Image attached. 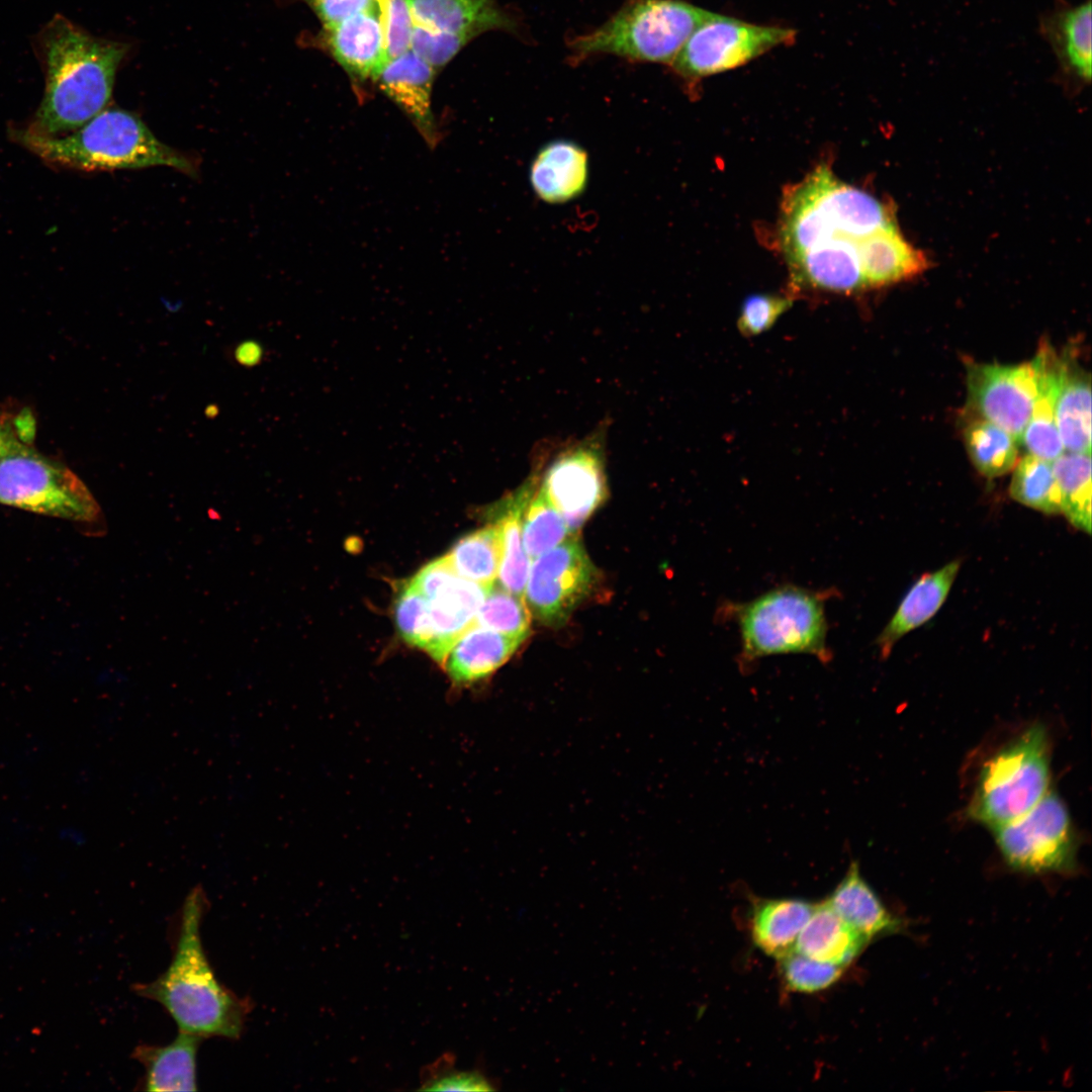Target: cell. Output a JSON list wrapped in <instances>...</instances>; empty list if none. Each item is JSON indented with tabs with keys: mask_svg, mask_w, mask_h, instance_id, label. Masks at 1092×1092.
Returning <instances> with one entry per match:
<instances>
[{
	"mask_svg": "<svg viewBox=\"0 0 1092 1092\" xmlns=\"http://www.w3.org/2000/svg\"><path fill=\"white\" fill-rule=\"evenodd\" d=\"M753 906L752 940L764 953L778 960L794 950L815 907L799 899L758 900Z\"/></svg>",
	"mask_w": 1092,
	"mask_h": 1092,
	"instance_id": "cell-27",
	"label": "cell"
},
{
	"mask_svg": "<svg viewBox=\"0 0 1092 1092\" xmlns=\"http://www.w3.org/2000/svg\"><path fill=\"white\" fill-rule=\"evenodd\" d=\"M794 35L789 28L751 24L714 13L690 35L670 65L684 78L706 77L742 66L792 41Z\"/></svg>",
	"mask_w": 1092,
	"mask_h": 1092,
	"instance_id": "cell-10",
	"label": "cell"
},
{
	"mask_svg": "<svg viewBox=\"0 0 1092 1092\" xmlns=\"http://www.w3.org/2000/svg\"><path fill=\"white\" fill-rule=\"evenodd\" d=\"M446 555L460 576L492 585L497 580L502 557L498 525L494 523L462 537Z\"/></svg>",
	"mask_w": 1092,
	"mask_h": 1092,
	"instance_id": "cell-30",
	"label": "cell"
},
{
	"mask_svg": "<svg viewBox=\"0 0 1092 1092\" xmlns=\"http://www.w3.org/2000/svg\"><path fill=\"white\" fill-rule=\"evenodd\" d=\"M792 305L786 296L757 293L746 297L741 305L737 327L744 336H756L770 329Z\"/></svg>",
	"mask_w": 1092,
	"mask_h": 1092,
	"instance_id": "cell-40",
	"label": "cell"
},
{
	"mask_svg": "<svg viewBox=\"0 0 1092 1092\" xmlns=\"http://www.w3.org/2000/svg\"><path fill=\"white\" fill-rule=\"evenodd\" d=\"M605 440L606 428L597 429L565 447L539 480V488L571 533H577L607 498Z\"/></svg>",
	"mask_w": 1092,
	"mask_h": 1092,
	"instance_id": "cell-11",
	"label": "cell"
},
{
	"mask_svg": "<svg viewBox=\"0 0 1092 1092\" xmlns=\"http://www.w3.org/2000/svg\"><path fill=\"white\" fill-rule=\"evenodd\" d=\"M13 419L7 413L0 412V459L21 443L29 441L31 435L23 430H32L20 427L21 422Z\"/></svg>",
	"mask_w": 1092,
	"mask_h": 1092,
	"instance_id": "cell-43",
	"label": "cell"
},
{
	"mask_svg": "<svg viewBox=\"0 0 1092 1092\" xmlns=\"http://www.w3.org/2000/svg\"><path fill=\"white\" fill-rule=\"evenodd\" d=\"M474 624L508 636L526 639L530 632L531 613L523 597L495 582L489 586Z\"/></svg>",
	"mask_w": 1092,
	"mask_h": 1092,
	"instance_id": "cell-34",
	"label": "cell"
},
{
	"mask_svg": "<svg viewBox=\"0 0 1092 1092\" xmlns=\"http://www.w3.org/2000/svg\"><path fill=\"white\" fill-rule=\"evenodd\" d=\"M1061 494V513L1077 529L1091 533V453H1063L1052 462Z\"/></svg>",
	"mask_w": 1092,
	"mask_h": 1092,
	"instance_id": "cell-29",
	"label": "cell"
},
{
	"mask_svg": "<svg viewBox=\"0 0 1092 1092\" xmlns=\"http://www.w3.org/2000/svg\"><path fill=\"white\" fill-rule=\"evenodd\" d=\"M1009 493L1044 514L1061 513V494L1052 462L1027 454L1014 466Z\"/></svg>",
	"mask_w": 1092,
	"mask_h": 1092,
	"instance_id": "cell-32",
	"label": "cell"
},
{
	"mask_svg": "<svg viewBox=\"0 0 1092 1092\" xmlns=\"http://www.w3.org/2000/svg\"><path fill=\"white\" fill-rule=\"evenodd\" d=\"M472 39L415 23L410 50L436 70L447 65Z\"/></svg>",
	"mask_w": 1092,
	"mask_h": 1092,
	"instance_id": "cell-38",
	"label": "cell"
},
{
	"mask_svg": "<svg viewBox=\"0 0 1092 1092\" xmlns=\"http://www.w3.org/2000/svg\"><path fill=\"white\" fill-rule=\"evenodd\" d=\"M265 350L263 345L253 339H248L240 342L234 350V358L239 365L252 368L259 365L264 358Z\"/></svg>",
	"mask_w": 1092,
	"mask_h": 1092,
	"instance_id": "cell-44",
	"label": "cell"
},
{
	"mask_svg": "<svg viewBox=\"0 0 1092 1092\" xmlns=\"http://www.w3.org/2000/svg\"><path fill=\"white\" fill-rule=\"evenodd\" d=\"M32 46L46 88L27 129L48 136L73 131L104 109L129 50L125 42L92 35L61 14L40 28Z\"/></svg>",
	"mask_w": 1092,
	"mask_h": 1092,
	"instance_id": "cell-2",
	"label": "cell"
},
{
	"mask_svg": "<svg viewBox=\"0 0 1092 1092\" xmlns=\"http://www.w3.org/2000/svg\"><path fill=\"white\" fill-rule=\"evenodd\" d=\"M197 1035L179 1031L166 1045L138 1044L132 1058L145 1068L147 1091H195L196 1055L200 1041Z\"/></svg>",
	"mask_w": 1092,
	"mask_h": 1092,
	"instance_id": "cell-22",
	"label": "cell"
},
{
	"mask_svg": "<svg viewBox=\"0 0 1092 1092\" xmlns=\"http://www.w3.org/2000/svg\"><path fill=\"white\" fill-rule=\"evenodd\" d=\"M1039 353L1042 359L1040 390L1019 443L1028 454L1053 462L1066 451L1055 418L1061 358L1046 345L1040 348Z\"/></svg>",
	"mask_w": 1092,
	"mask_h": 1092,
	"instance_id": "cell-28",
	"label": "cell"
},
{
	"mask_svg": "<svg viewBox=\"0 0 1092 1092\" xmlns=\"http://www.w3.org/2000/svg\"><path fill=\"white\" fill-rule=\"evenodd\" d=\"M832 909L869 941L899 932L903 922L883 904L866 882L858 864L852 862L841 882L826 900Z\"/></svg>",
	"mask_w": 1092,
	"mask_h": 1092,
	"instance_id": "cell-23",
	"label": "cell"
},
{
	"mask_svg": "<svg viewBox=\"0 0 1092 1092\" xmlns=\"http://www.w3.org/2000/svg\"><path fill=\"white\" fill-rule=\"evenodd\" d=\"M317 41L357 82L375 81L388 62L378 9L323 28Z\"/></svg>",
	"mask_w": 1092,
	"mask_h": 1092,
	"instance_id": "cell-15",
	"label": "cell"
},
{
	"mask_svg": "<svg viewBox=\"0 0 1092 1092\" xmlns=\"http://www.w3.org/2000/svg\"><path fill=\"white\" fill-rule=\"evenodd\" d=\"M1055 418L1065 450L1091 453V382L1075 363L1060 361Z\"/></svg>",
	"mask_w": 1092,
	"mask_h": 1092,
	"instance_id": "cell-24",
	"label": "cell"
},
{
	"mask_svg": "<svg viewBox=\"0 0 1092 1092\" xmlns=\"http://www.w3.org/2000/svg\"><path fill=\"white\" fill-rule=\"evenodd\" d=\"M394 618L401 638L426 651L432 640L429 604L411 580L404 582L396 595Z\"/></svg>",
	"mask_w": 1092,
	"mask_h": 1092,
	"instance_id": "cell-36",
	"label": "cell"
},
{
	"mask_svg": "<svg viewBox=\"0 0 1092 1092\" xmlns=\"http://www.w3.org/2000/svg\"><path fill=\"white\" fill-rule=\"evenodd\" d=\"M961 561L951 560L941 568L924 573L908 589L896 612L877 637L882 655L910 631L922 626L940 610L959 573Z\"/></svg>",
	"mask_w": 1092,
	"mask_h": 1092,
	"instance_id": "cell-20",
	"label": "cell"
},
{
	"mask_svg": "<svg viewBox=\"0 0 1092 1092\" xmlns=\"http://www.w3.org/2000/svg\"><path fill=\"white\" fill-rule=\"evenodd\" d=\"M524 640L473 624L449 650L445 671L455 686H472L502 667Z\"/></svg>",
	"mask_w": 1092,
	"mask_h": 1092,
	"instance_id": "cell-18",
	"label": "cell"
},
{
	"mask_svg": "<svg viewBox=\"0 0 1092 1092\" xmlns=\"http://www.w3.org/2000/svg\"><path fill=\"white\" fill-rule=\"evenodd\" d=\"M539 468L533 471L532 475L498 503L496 508L495 523L499 527L502 538V557L496 582L523 598L531 559L523 544L522 520L525 508L539 483Z\"/></svg>",
	"mask_w": 1092,
	"mask_h": 1092,
	"instance_id": "cell-21",
	"label": "cell"
},
{
	"mask_svg": "<svg viewBox=\"0 0 1092 1092\" xmlns=\"http://www.w3.org/2000/svg\"><path fill=\"white\" fill-rule=\"evenodd\" d=\"M869 942L824 901L815 905L796 940L794 950L813 960L845 968Z\"/></svg>",
	"mask_w": 1092,
	"mask_h": 1092,
	"instance_id": "cell-25",
	"label": "cell"
},
{
	"mask_svg": "<svg viewBox=\"0 0 1092 1092\" xmlns=\"http://www.w3.org/2000/svg\"><path fill=\"white\" fill-rule=\"evenodd\" d=\"M837 590L782 584L747 602H724L717 615L735 622L743 665L779 654L803 653L828 662L826 602Z\"/></svg>",
	"mask_w": 1092,
	"mask_h": 1092,
	"instance_id": "cell-5",
	"label": "cell"
},
{
	"mask_svg": "<svg viewBox=\"0 0 1092 1092\" xmlns=\"http://www.w3.org/2000/svg\"><path fill=\"white\" fill-rule=\"evenodd\" d=\"M1048 733L1034 723L999 748L982 766L970 816L991 828L1030 810L1049 792Z\"/></svg>",
	"mask_w": 1092,
	"mask_h": 1092,
	"instance_id": "cell-7",
	"label": "cell"
},
{
	"mask_svg": "<svg viewBox=\"0 0 1092 1092\" xmlns=\"http://www.w3.org/2000/svg\"><path fill=\"white\" fill-rule=\"evenodd\" d=\"M860 262L867 286L912 278L929 265L925 255L908 243L897 226L870 236L861 246Z\"/></svg>",
	"mask_w": 1092,
	"mask_h": 1092,
	"instance_id": "cell-26",
	"label": "cell"
},
{
	"mask_svg": "<svg viewBox=\"0 0 1092 1092\" xmlns=\"http://www.w3.org/2000/svg\"><path fill=\"white\" fill-rule=\"evenodd\" d=\"M414 23L475 38L491 30L520 34L521 23L497 0H407Z\"/></svg>",
	"mask_w": 1092,
	"mask_h": 1092,
	"instance_id": "cell-17",
	"label": "cell"
},
{
	"mask_svg": "<svg viewBox=\"0 0 1092 1092\" xmlns=\"http://www.w3.org/2000/svg\"><path fill=\"white\" fill-rule=\"evenodd\" d=\"M0 504L85 524L103 520L99 504L82 479L27 442L0 459Z\"/></svg>",
	"mask_w": 1092,
	"mask_h": 1092,
	"instance_id": "cell-8",
	"label": "cell"
},
{
	"mask_svg": "<svg viewBox=\"0 0 1092 1092\" xmlns=\"http://www.w3.org/2000/svg\"><path fill=\"white\" fill-rule=\"evenodd\" d=\"M1062 49L1070 68L1082 79H1091V1L1070 10L1061 18Z\"/></svg>",
	"mask_w": 1092,
	"mask_h": 1092,
	"instance_id": "cell-35",
	"label": "cell"
},
{
	"mask_svg": "<svg viewBox=\"0 0 1092 1092\" xmlns=\"http://www.w3.org/2000/svg\"><path fill=\"white\" fill-rule=\"evenodd\" d=\"M597 569L577 533L531 561L525 586L527 607L538 621L560 626L589 595Z\"/></svg>",
	"mask_w": 1092,
	"mask_h": 1092,
	"instance_id": "cell-12",
	"label": "cell"
},
{
	"mask_svg": "<svg viewBox=\"0 0 1092 1092\" xmlns=\"http://www.w3.org/2000/svg\"><path fill=\"white\" fill-rule=\"evenodd\" d=\"M713 12L681 0H628L596 29L568 40L572 63L612 55L633 63L671 64Z\"/></svg>",
	"mask_w": 1092,
	"mask_h": 1092,
	"instance_id": "cell-6",
	"label": "cell"
},
{
	"mask_svg": "<svg viewBox=\"0 0 1092 1092\" xmlns=\"http://www.w3.org/2000/svg\"><path fill=\"white\" fill-rule=\"evenodd\" d=\"M208 906L200 885L187 895L172 962L156 980L135 984L141 997L160 1003L179 1031L204 1037L238 1039L252 1010L248 998L221 985L206 958L200 923Z\"/></svg>",
	"mask_w": 1092,
	"mask_h": 1092,
	"instance_id": "cell-3",
	"label": "cell"
},
{
	"mask_svg": "<svg viewBox=\"0 0 1092 1092\" xmlns=\"http://www.w3.org/2000/svg\"><path fill=\"white\" fill-rule=\"evenodd\" d=\"M388 61L410 51L414 19L407 0H376Z\"/></svg>",
	"mask_w": 1092,
	"mask_h": 1092,
	"instance_id": "cell-39",
	"label": "cell"
},
{
	"mask_svg": "<svg viewBox=\"0 0 1092 1092\" xmlns=\"http://www.w3.org/2000/svg\"><path fill=\"white\" fill-rule=\"evenodd\" d=\"M13 138L43 161L85 171L142 169L167 166L187 175L195 162L160 142L134 114L103 109L66 136H48L16 129Z\"/></svg>",
	"mask_w": 1092,
	"mask_h": 1092,
	"instance_id": "cell-4",
	"label": "cell"
},
{
	"mask_svg": "<svg viewBox=\"0 0 1092 1092\" xmlns=\"http://www.w3.org/2000/svg\"><path fill=\"white\" fill-rule=\"evenodd\" d=\"M435 75L436 70L410 50L389 60L375 80L429 142L435 140L431 109Z\"/></svg>",
	"mask_w": 1092,
	"mask_h": 1092,
	"instance_id": "cell-19",
	"label": "cell"
},
{
	"mask_svg": "<svg viewBox=\"0 0 1092 1092\" xmlns=\"http://www.w3.org/2000/svg\"><path fill=\"white\" fill-rule=\"evenodd\" d=\"M492 1083L478 1071L442 1073L423 1084L427 1091H491Z\"/></svg>",
	"mask_w": 1092,
	"mask_h": 1092,
	"instance_id": "cell-42",
	"label": "cell"
},
{
	"mask_svg": "<svg viewBox=\"0 0 1092 1092\" xmlns=\"http://www.w3.org/2000/svg\"><path fill=\"white\" fill-rule=\"evenodd\" d=\"M204 414L207 418H215L218 415V407L215 404H209L205 407Z\"/></svg>",
	"mask_w": 1092,
	"mask_h": 1092,
	"instance_id": "cell-46",
	"label": "cell"
},
{
	"mask_svg": "<svg viewBox=\"0 0 1092 1092\" xmlns=\"http://www.w3.org/2000/svg\"><path fill=\"white\" fill-rule=\"evenodd\" d=\"M1004 860L1028 873H1068L1076 867V835L1065 803L1048 792L1018 818L992 828Z\"/></svg>",
	"mask_w": 1092,
	"mask_h": 1092,
	"instance_id": "cell-9",
	"label": "cell"
},
{
	"mask_svg": "<svg viewBox=\"0 0 1092 1092\" xmlns=\"http://www.w3.org/2000/svg\"><path fill=\"white\" fill-rule=\"evenodd\" d=\"M967 375L973 407L1019 443L1040 390V353L1030 362L1014 366L970 363Z\"/></svg>",
	"mask_w": 1092,
	"mask_h": 1092,
	"instance_id": "cell-13",
	"label": "cell"
},
{
	"mask_svg": "<svg viewBox=\"0 0 1092 1092\" xmlns=\"http://www.w3.org/2000/svg\"><path fill=\"white\" fill-rule=\"evenodd\" d=\"M58 838L60 841L77 846L81 845L85 841L83 832L73 825H64L58 831Z\"/></svg>",
	"mask_w": 1092,
	"mask_h": 1092,
	"instance_id": "cell-45",
	"label": "cell"
},
{
	"mask_svg": "<svg viewBox=\"0 0 1092 1092\" xmlns=\"http://www.w3.org/2000/svg\"><path fill=\"white\" fill-rule=\"evenodd\" d=\"M895 226L888 204L820 165L786 196L780 240L798 281L850 293L867 286L860 262L863 242Z\"/></svg>",
	"mask_w": 1092,
	"mask_h": 1092,
	"instance_id": "cell-1",
	"label": "cell"
},
{
	"mask_svg": "<svg viewBox=\"0 0 1092 1092\" xmlns=\"http://www.w3.org/2000/svg\"><path fill=\"white\" fill-rule=\"evenodd\" d=\"M964 441L972 463L986 477L1004 475L1016 465V440L1007 431L983 418L966 427Z\"/></svg>",
	"mask_w": 1092,
	"mask_h": 1092,
	"instance_id": "cell-31",
	"label": "cell"
},
{
	"mask_svg": "<svg viewBox=\"0 0 1092 1092\" xmlns=\"http://www.w3.org/2000/svg\"><path fill=\"white\" fill-rule=\"evenodd\" d=\"M783 979L793 991L813 993L833 985L843 967L813 960L795 950L779 959Z\"/></svg>",
	"mask_w": 1092,
	"mask_h": 1092,
	"instance_id": "cell-37",
	"label": "cell"
},
{
	"mask_svg": "<svg viewBox=\"0 0 1092 1092\" xmlns=\"http://www.w3.org/2000/svg\"><path fill=\"white\" fill-rule=\"evenodd\" d=\"M571 534L562 516L550 504L538 483L522 520L523 544L529 558L532 561Z\"/></svg>",
	"mask_w": 1092,
	"mask_h": 1092,
	"instance_id": "cell-33",
	"label": "cell"
},
{
	"mask_svg": "<svg viewBox=\"0 0 1092 1092\" xmlns=\"http://www.w3.org/2000/svg\"><path fill=\"white\" fill-rule=\"evenodd\" d=\"M411 582L429 604L432 640L426 652L443 664L452 645L474 624L489 586L460 576L447 555L426 564Z\"/></svg>",
	"mask_w": 1092,
	"mask_h": 1092,
	"instance_id": "cell-14",
	"label": "cell"
},
{
	"mask_svg": "<svg viewBox=\"0 0 1092 1092\" xmlns=\"http://www.w3.org/2000/svg\"><path fill=\"white\" fill-rule=\"evenodd\" d=\"M589 179V156L579 144L558 139L543 145L529 167L534 194L548 204H564L579 197Z\"/></svg>",
	"mask_w": 1092,
	"mask_h": 1092,
	"instance_id": "cell-16",
	"label": "cell"
},
{
	"mask_svg": "<svg viewBox=\"0 0 1092 1092\" xmlns=\"http://www.w3.org/2000/svg\"><path fill=\"white\" fill-rule=\"evenodd\" d=\"M315 13L323 28L332 27L357 14L376 10V0H302Z\"/></svg>",
	"mask_w": 1092,
	"mask_h": 1092,
	"instance_id": "cell-41",
	"label": "cell"
}]
</instances>
